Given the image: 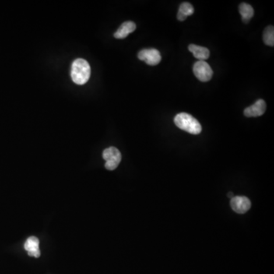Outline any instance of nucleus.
Masks as SVG:
<instances>
[{
  "instance_id": "4",
  "label": "nucleus",
  "mask_w": 274,
  "mask_h": 274,
  "mask_svg": "<svg viewBox=\"0 0 274 274\" xmlns=\"http://www.w3.org/2000/svg\"><path fill=\"white\" fill-rule=\"evenodd\" d=\"M193 70L195 76L203 82L210 80L213 75L210 66L205 61H198L195 63Z\"/></svg>"
},
{
  "instance_id": "7",
  "label": "nucleus",
  "mask_w": 274,
  "mask_h": 274,
  "mask_svg": "<svg viewBox=\"0 0 274 274\" xmlns=\"http://www.w3.org/2000/svg\"><path fill=\"white\" fill-rule=\"evenodd\" d=\"M266 103L262 99L257 101L253 105L244 109V114L247 117H256L263 115L266 111Z\"/></svg>"
},
{
  "instance_id": "12",
  "label": "nucleus",
  "mask_w": 274,
  "mask_h": 274,
  "mask_svg": "<svg viewBox=\"0 0 274 274\" xmlns=\"http://www.w3.org/2000/svg\"><path fill=\"white\" fill-rule=\"evenodd\" d=\"M239 12L241 14L243 22L248 23L251 18L254 16V8L251 5L247 3H241L239 5Z\"/></svg>"
},
{
  "instance_id": "14",
  "label": "nucleus",
  "mask_w": 274,
  "mask_h": 274,
  "mask_svg": "<svg viewBox=\"0 0 274 274\" xmlns=\"http://www.w3.org/2000/svg\"><path fill=\"white\" fill-rule=\"evenodd\" d=\"M228 197H229L231 199H233V198H234V196H233V194L232 192L229 193V194H228Z\"/></svg>"
},
{
  "instance_id": "3",
  "label": "nucleus",
  "mask_w": 274,
  "mask_h": 274,
  "mask_svg": "<svg viewBox=\"0 0 274 274\" xmlns=\"http://www.w3.org/2000/svg\"><path fill=\"white\" fill-rule=\"evenodd\" d=\"M103 159L106 161L105 168L113 171L117 169L121 161V153L117 148L109 147L103 152Z\"/></svg>"
},
{
  "instance_id": "13",
  "label": "nucleus",
  "mask_w": 274,
  "mask_h": 274,
  "mask_svg": "<svg viewBox=\"0 0 274 274\" xmlns=\"http://www.w3.org/2000/svg\"><path fill=\"white\" fill-rule=\"evenodd\" d=\"M263 40H264V44L267 45H274V26H268L264 32V35H263Z\"/></svg>"
},
{
  "instance_id": "9",
  "label": "nucleus",
  "mask_w": 274,
  "mask_h": 274,
  "mask_svg": "<svg viewBox=\"0 0 274 274\" xmlns=\"http://www.w3.org/2000/svg\"><path fill=\"white\" fill-rule=\"evenodd\" d=\"M137 29V25L133 22H126L121 25L118 30L114 33L115 38L124 39L129 35L130 34L134 32Z\"/></svg>"
},
{
  "instance_id": "10",
  "label": "nucleus",
  "mask_w": 274,
  "mask_h": 274,
  "mask_svg": "<svg viewBox=\"0 0 274 274\" xmlns=\"http://www.w3.org/2000/svg\"><path fill=\"white\" fill-rule=\"evenodd\" d=\"M190 51L194 54L195 58L198 59L199 61H204L209 58V50L206 47H201V46L191 44L188 47Z\"/></svg>"
},
{
  "instance_id": "6",
  "label": "nucleus",
  "mask_w": 274,
  "mask_h": 274,
  "mask_svg": "<svg viewBox=\"0 0 274 274\" xmlns=\"http://www.w3.org/2000/svg\"><path fill=\"white\" fill-rule=\"evenodd\" d=\"M231 207L238 213H244L251 208V201L245 197H234L231 200Z\"/></svg>"
},
{
  "instance_id": "5",
  "label": "nucleus",
  "mask_w": 274,
  "mask_h": 274,
  "mask_svg": "<svg viewBox=\"0 0 274 274\" xmlns=\"http://www.w3.org/2000/svg\"><path fill=\"white\" fill-rule=\"evenodd\" d=\"M138 58L149 66H156L162 60L160 53L156 49H143L138 54Z\"/></svg>"
},
{
  "instance_id": "2",
  "label": "nucleus",
  "mask_w": 274,
  "mask_h": 274,
  "mask_svg": "<svg viewBox=\"0 0 274 274\" xmlns=\"http://www.w3.org/2000/svg\"><path fill=\"white\" fill-rule=\"evenodd\" d=\"M174 124L178 128L189 133L198 135L202 131V127L197 119L187 113H180L174 119Z\"/></svg>"
},
{
  "instance_id": "1",
  "label": "nucleus",
  "mask_w": 274,
  "mask_h": 274,
  "mask_svg": "<svg viewBox=\"0 0 274 274\" xmlns=\"http://www.w3.org/2000/svg\"><path fill=\"white\" fill-rule=\"evenodd\" d=\"M91 75V67L89 63L83 59H77L72 63L71 77L77 85H84L89 81Z\"/></svg>"
},
{
  "instance_id": "11",
  "label": "nucleus",
  "mask_w": 274,
  "mask_h": 274,
  "mask_svg": "<svg viewBox=\"0 0 274 274\" xmlns=\"http://www.w3.org/2000/svg\"><path fill=\"white\" fill-rule=\"evenodd\" d=\"M194 7L189 2H183L180 8H179L178 12H177V19L181 22L185 20L187 16L192 15L194 14Z\"/></svg>"
},
{
  "instance_id": "8",
  "label": "nucleus",
  "mask_w": 274,
  "mask_h": 274,
  "mask_svg": "<svg viewBox=\"0 0 274 274\" xmlns=\"http://www.w3.org/2000/svg\"><path fill=\"white\" fill-rule=\"evenodd\" d=\"M25 249L28 251V254L31 257L39 258L40 256V251L39 249V239L35 236H32L27 239L24 245Z\"/></svg>"
}]
</instances>
